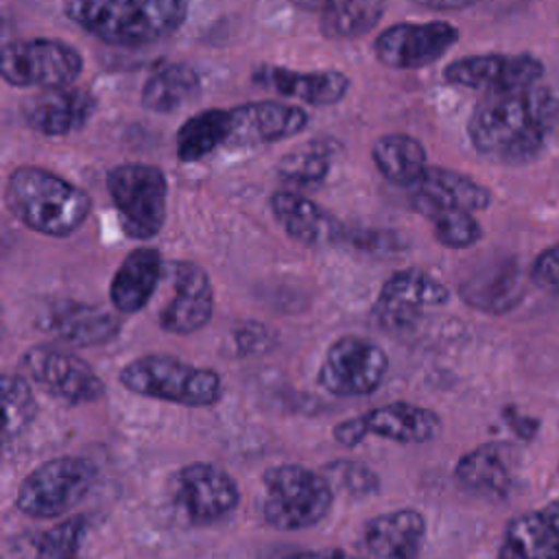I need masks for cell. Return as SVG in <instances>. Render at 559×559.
<instances>
[{
  "label": "cell",
  "instance_id": "1",
  "mask_svg": "<svg viewBox=\"0 0 559 559\" xmlns=\"http://www.w3.org/2000/svg\"><path fill=\"white\" fill-rule=\"evenodd\" d=\"M467 135L491 162H533L559 140V98L537 85L485 94L469 116Z\"/></svg>",
  "mask_w": 559,
  "mask_h": 559
},
{
  "label": "cell",
  "instance_id": "2",
  "mask_svg": "<svg viewBox=\"0 0 559 559\" xmlns=\"http://www.w3.org/2000/svg\"><path fill=\"white\" fill-rule=\"evenodd\" d=\"M4 205L26 229L55 238L76 231L92 212L83 188L39 166H20L9 175Z\"/></svg>",
  "mask_w": 559,
  "mask_h": 559
},
{
  "label": "cell",
  "instance_id": "3",
  "mask_svg": "<svg viewBox=\"0 0 559 559\" xmlns=\"http://www.w3.org/2000/svg\"><path fill=\"white\" fill-rule=\"evenodd\" d=\"M66 15L111 46H146L173 35L188 0H66Z\"/></svg>",
  "mask_w": 559,
  "mask_h": 559
},
{
  "label": "cell",
  "instance_id": "4",
  "mask_svg": "<svg viewBox=\"0 0 559 559\" xmlns=\"http://www.w3.org/2000/svg\"><path fill=\"white\" fill-rule=\"evenodd\" d=\"M120 384L135 395L188 406H214L223 395V380L214 369L188 365L164 354L138 356L120 369Z\"/></svg>",
  "mask_w": 559,
  "mask_h": 559
},
{
  "label": "cell",
  "instance_id": "5",
  "mask_svg": "<svg viewBox=\"0 0 559 559\" xmlns=\"http://www.w3.org/2000/svg\"><path fill=\"white\" fill-rule=\"evenodd\" d=\"M262 518L277 531H301L319 524L332 507L330 480L308 467L286 463L262 476Z\"/></svg>",
  "mask_w": 559,
  "mask_h": 559
},
{
  "label": "cell",
  "instance_id": "6",
  "mask_svg": "<svg viewBox=\"0 0 559 559\" xmlns=\"http://www.w3.org/2000/svg\"><path fill=\"white\" fill-rule=\"evenodd\" d=\"M107 192L129 238L151 240L162 231L168 199V181L162 168L142 162L118 164L107 173Z\"/></svg>",
  "mask_w": 559,
  "mask_h": 559
},
{
  "label": "cell",
  "instance_id": "7",
  "mask_svg": "<svg viewBox=\"0 0 559 559\" xmlns=\"http://www.w3.org/2000/svg\"><path fill=\"white\" fill-rule=\"evenodd\" d=\"M96 478L94 463L83 456L50 459L22 480L15 509L37 520L66 515L87 498Z\"/></svg>",
  "mask_w": 559,
  "mask_h": 559
},
{
  "label": "cell",
  "instance_id": "8",
  "mask_svg": "<svg viewBox=\"0 0 559 559\" xmlns=\"http://www.w3.org/2000/svg\"><path fill=\"white\" fill-rule=\"evenodd\" d=\"M83 70L81 52L59 39L33 37L4 44L0 76L15 87H61L72 85Z\"/></svg>",
  "mask_w": 559,
  "mask_h": 559
},
{
  "label": "cell",
  "instance_id": "9",
  "mask_svg": "<svg viewBox=\"0 0 559 559\" xmlns=\"http://www.w3.org/2000/svg\"><path fill=\"white\" fill-rule=\"evenodd\" d=\"M386 352L362 336L334 341L319 367V384L338 397H362L373 393L386 378Z\"/></svg>",
  "mask_w": 559,
  "mask_h": 559
},
{
  "label": "cell",
  "instance_id": "10",
  "mask_svg": "<svg viewBox=\"0 0 559 559\" xmlns=\"http://www.w3.org/2000/svg\"><path fill=\"white\" fill-rule=\"evenodd\" d=\"M173 480L175 502L194 526H210L229 518L240 502L236 480L214 463H188Z\"/></svg>",
  "mask_w": 559,
  "mask_h": 559
},
{
  "label": "cell",
  "instance_id": "11",
  "mask_svg": "<svg viewBox=\"0 0 559 559\" xmlns=\"http://www.w3.org/2000/svg\"><path fill=\"white\" fill-rule=\"evenodd\" d=\"M456 41L459 28L450 22H400L373 39V55L386 68L417 70L441 59Z\"/></svg>",
  "mask_w": 559,
  "mask_h": 559
},
{
  "label": "cell",
  "instance_id": "12",
  "mask_svg": "<svg viewBox=\"0 0 559 559\" xmlns=\"http://www.w3.org/2000/svg\"><path fill=\"white\" fill-rule=\"evenodd\" d=\"M28 376L50 395L70 404H90L105 395L98 373L76 354L55 345H35L22 356Z\"/></svg>",
  "mask_w": 559,
  "mask_h": 559
},
{
  "label": "cell",
  "instance_id": "13",
  "mask_svg": "<svg viewBox=\"0 0 559 559\" xmlns=\"http://www.w3.org/2000/svg\"><path fill=\"white\" fill-rule=\"evenodd\" d=\"M544 74V63L533 55H469L443 68V81L456 87L498 94L535 85Z\"/></svg>",
  "mask_w": 559,
  "mask_h": 559
},
{
  "label": "cell",
  "instance_id": "14",
  "mask_svg": "<svg viewBox=\"0 0 559 559\" xmlns=\"http://www.w3.org/2000/svg\"><path fill=\"white\" fill-rule=\"evenodd\" d=\"M450 297L445 284L421 269H404L393 273L380 288L373 304V317L380 328L404 332L421 317L424 308L441 306Z\"/></svg>",
  "mask_w": 559,
  "mask_h": 559
},
{
  "label": "cell",
  "instance_id": "15",
  "mask_svg": "<svg viewBox=\"0 0 559 559\" xmlns=\"http://www.w3.org/2000/svg\"><path fill=\"white\" fill-rule=\"evenodd\" d=\"M229 148H249L293 138L308 127V114L299 105L280 100H251L227 109Z\"/></svg>",
  "mask_w": 559,
  "mask_h": 559
},
{
  "label": "cell",
  "instance_id": "16",
  "mask_svg": "<svg viewBox=\"0 0 559 559\" xmlns=\"http://www.w3.org/2000/svg\"><path fill=\"white\" fill-rule=\"evenodd\" d=\"M173 284L175 293L159 312V325L170 334H192L212 317V282L199 264L177 260L173 262Z\"/></svg>",
  "mask_w": 559,
  "mask_h": 559
},
{
  "label": "cell",
  "instance_id": "17",
  "mask_svg": "<svg viewBox=\"0 0 559 559\" xmlns=\"http://www.w3.org/2000/svg\"><path fill=\"white\" fill-rule=\"evenodd\" d=\"M96 111V96L76 85L41 90L24 107L28 129L46 138H61L83 129Z\"/></svg>",
  "mask_w": 559,
  "mask_h": 559
},
{
  "label": "cell",
  "instance_id": "18",
  "mask_svg": "<svg viewBox=\"0 0 559 559\" xmlns=\"http://www.w3.org/2000/svg\"><path fill=\"white\" fill-rule=\"evenodd\" d=\"M251 79L260 87L273 90L280 96L297 98L301 103L319 105V107L336 105L349 92V76L334 68L297 72V70L284 68V66L262 63L253 70Z\"/></svg>",
  "mask_w": 559,
  "mask_h": 559
},
{
  "label": "cell",
  "instance_id": "19",
  "mask_svg": "<svg viewBox=\"0 0 559 559\" xmlns=\"http://www.w3.org/2000/svg\"><path fill=\"white\" fill-rule=\"evenodd\" d=\"M41 328L55 338L74 347H96L120 334V319L96 306L81 301H57L41 319Z\"/></svg>",
  "mask_w": 559,
  "mask_h": 559
},
{
  "label": "cell",
  "instance_id": "20",
  "mask_svg": "<svg viewBox=\"0 0 559 559\" xmlns=\"http://www.w3.org/2000/svg\"><path fill=\"white\" fill-rule=\"evenodd\" d=\"M426 520L415 509H397L371 518L360 535L369 559H419Z\"/></svg>",
  "mask_w": 559,
  "mask_h": 559
},
{
  "label": "cell",
  "instance_id": "21",
  "mask_svg": "<svg viewBox=\"0 0 559 559\" xmlns=\"http://www.w3.org/2000/svg\"><path fill=\"white\" fill-rule=\"evenodd\" d=\"M411 201L419 214L430 207H459L478 212L491 203V192L463 173L428 166L419 181L411 188Z\"/></svg>",
  "mask_w": 559,
  "mask_h": 559
},
{
  "label": "cell",
  "instance_id": "22",
  "mask_svg": "<svg viewBox=\"0 0 559 559\" xmlns=\"http://www.w3.org/2000/svg\"><path fill=\"white\" fill-rule=\"evenodd\" d=\"M271 212L284 231L306 247H323L343 236V225L328 210L299 192H275L271 197Z\"/></svg>",
  "mask_w": 559,
  "mask_h": 559
},
{
  "label": "cell",
  "instance_id": "23",
  "mask_svg": "<svg viewBox=\"0 0 559 559\" xmlns=\"http://www.w3.org/2000/svg\"><path fill=\"white\" fill-rule=\"evenodd\" d=\"M362 435H378L397 443H428L439 435L441 419L435 411L411 402H389L356 417Z\"/></svg>",
  "mask_w": 559,
  "mask_h": 559
},
{
  "label": "cell",
  "instance_id": "24",
  "mask_svg": "<svg viewBox=\"0 0 559 559\" xmlns=\"http://www.w3.org/2000/svg\"><path fill=\"white\" fill-rule=\"evenodd\" d=\"M500 559H559V502L511 520L504 528Z\"/></svg>",
  "mask_w": 559,
  "mask_h": 559
},
{
  "label": "cell",
  "instance_id": "25",
  "mask_svg": "<svg viewBox=\"0 0 559 559\" xmlns=\"http://www.w3.org/2000/svg\"><path fill=\"white\" fill-rule=\"evenodd\" d=\"M164 262L157 249L138 247L118 266L109 284L111 306L122 314L142 310L153 297L162 277Z\"/></svg>",
  "mask_w": 559,
  "mask_h": 559
},
{
  "label": "cell",
  "instance_id": "26",
  "mask_svg": "<svg viewBox=\"0 0 559 559\" xmlns=\"http://www.w3.org/2000/svg\"><path fill=\"white\" fill-rule=\"evenodd\" d=\"M459 293L463 301L472 308L489 314H500L518 306L524 295V286L518 264L496 262L491 266L478 269L467 280H463Z\"/></svg>",
  "mask_w": 559,
  "mask_h": 559
},
{
  "label": "cell",
  "instance_id": "27",
  "mask_svg": "<svg viewBox=\"0 0 559 559\" xmlns=\"http://www.w3.org/2000/svg\"><path fill=\"white\" fill-rule=\"evenodd\" d=\"M371 159L378 173L404 188H413L428 168L424 144L406 133H386L371 144Z\"/></svg>",
  "mask_w": 559,
  "mask_h": 559
},
{
  "label": "cell",
  "instance_id": "28",
  "mask_svg": "<svg viewBox=\"0 0 559 559\" xmlns=\"http://www.w3.org/2000/svg\"><path fill=\"white\" fill-rule=\"evenodd\" d=\"M199 90L201 79L194 68L186 63H166L148 74L140 100L148 111L170 114L197 98Z\"/></svg>",
  "mask_w": 559,
  "mask_h": 559
},
{
  "label": "cell",
  "instance_id": "29",
  "mask_svg": "<svg viewBox=\"0 0 559 559\" xmlns=\"http://www.w3.org/2000/svg\"><path fill=\"white\" fill-rule=\"evenodd\" d=\"M227 109H203L186 118L175 133V153L179 162H199L221 146H227Z\"/></svg>",
  "mask_w": 559,
  "mask_h": 559
},
{
  "label": "cell",
  "instance_id": "30",
  "mask_svg": "<svg viewBox=\"0 0 559 559\" xmlns=\"http://www.w3.org/2000/svg\"><path fill=\"white\" fill-rule=\"evenodd\" d=\"M456 480L480 496L502 498L511 487V476L507 461L498 445H478L463 454L454 469Z\"/></svg>",
  "mask_w": 559,
  "mask_h": 559
},
{
  "label": "cell",
  "instance_id": "31",
  "mask_svg": "<svg viewBox=\"0 0 559 559\" xmlns=\"http://www.w3.org/2000/svg\"><path fill=\"white\" fill-rule=\"evenodd\" d=\"M386 0H323L319 28L328 39L367 35L384 15Z\"/></svg>",
  "mask_w": 559,
  "mask_h": 559
},
{
  "label": "cell",
  "instance_id": "32",
  "mask_svg": "<svg viewBox=\"0 0 559 559\" xmlns=\"http://www.w3.org/2000/svg\"><path fill=\"white\" fill-rule=\"evenodd\" d=\"M421 216L430 221L435 238L448 249H467L476 245L483 236L478 221L467 210L430 207V210H424Z\"/></svg>",
  "mask_w": 559,
  "mask_h": 559
},
{
  "label": "cell",
  "instance_id": "33",
  "mask_svg": "<svg viewBox=\"0 0 559 559\" xmlns=\"http://www.w3.org/2000/svg\"><path fill=\"white\" fill-rule=\"evenodd\" d=\"M2 408H4V443L17 437L35 417L37 404L31 384L22 376L4 373L2 382Z\"/></svg>",
  "mask_w": 559,
  "mask_h": 559
},
{
  "label": "cell",
  "instance_id": "34",
  "mask_svg": "<svg viewBox=\"0 0 559 559\" xmlns=\"http://www.w3.org/2000/svg\"><path fill=\"white\" fill-rule=\"evenodd\" d=\"M87 533L83 515L66 518L44 531L35 544V559H81V546Z\"/></svg>",
  "mask_w": 559,
  "mask_h": 559
},
{
  "label": "cell",
  "instance_id": "35",
  "mask_svg": "<svg viewBox=\"0 0 559 559\" xmlns=\"http://www.w3.org/2000/svg\"><path fill=\"white\" fill-rule=\"evenodd\" d=\"M330 164V151L323 144L312 142L286 153L277 166V173L288 183L312 186L325 179Z\"/></svg>",
  "mask_w": 559,
  "mask_h": 559
},
{
  "label": "cell",
  "instance_id": "36",
  "mask_svg": "<svg viewBox=\"0 0 559 559\" xmlns=\"http://www.w3.org/2000/svg\"><path fill=\"white\" fill-rule=\"evenodd\" d=\"M325 478L330 485H338L352 496H369L380 489V478L376 472L358 461H334L325 465Z\"/></svg>",
  "mask_w": 559,
  "mask_h": 559
},
{
  "label": "cell",
  "instance_id": "37",
  "mask_svg": "<svg viewBox=\"0 0 559 559\" xmlns=\"http://www.w3.org/2000/svg\"><path fill=\"white\" fill-rule=\"evenodd\" d=\"M531 280L544 290H559V242L544 249L535 258L531 266Z\"/></svg>",
  "mask_w": 559,
  "mask_h": 559
},
{
  "label": "cell",
  "instance_id": "38",
  "mask_svg": "<svg viewBox=\"0 0 559 559\" xmlns=\"http://www.w3.org/2000/svg\"><path fill=\"white\" fill-rule=\"evenodd\" d=\"M290 559H358L356 555H349L341 548H325V550H308V552H299Z\"/></svg>",
  "mask_w": 559,
  "mask_h": 559
},
{
  "label": "cell",
  "instance_id": "39",
  "mask_svg": "<svg viewBox=\"0 0 559 559\" xmlns=\"http://www.w3.org/2000/svg\"><path fill=\"white\" fill-rule=\"evenodd\" d=\"M419 2H426L430 7H463V4H469L476 0H419Z\"/></svg>",
  "mask_w": 559,
  "mask_h": 559
}]
</instances>
